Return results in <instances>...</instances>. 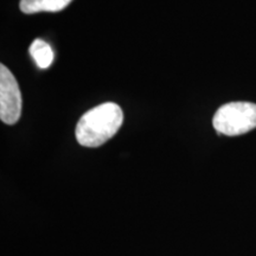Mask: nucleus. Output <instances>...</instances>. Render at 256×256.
<instances>
[{
    "mask_svg": "<svg viewBox=\"0 0 256 256\" xmlns=\"http://www.w3.org/2000/svg\"><path fill=\"white\" fill-rule=\"evenodd\" d=\"M22 94L17 80L4 64L0 66V119L6 124L18 122L22 115Z\"/></svg>",
    "mask_w": 256,
    "mask_h": 256,
    "instance_id": "nucleus-3",
    "label": "nucleus"
},
{
    "mask_svg": "<svg viewBox=\"0 0 256 256\" xmlns=\"http://www.w3.org/2000/svg\"><path fill=\"white\" fill-rule=\"evenodd\" d=\"M214 128L218 134L236 136L256 128V104L252 102H230L214 115Z\"/></svg>",
    "mask_w": 256,
    "mask_h": 256,
    "instance_id": "nucleus-2",
    "label": "nucleus"
},
{
    "mask_svg": "<svg viewBox=\"0 0 256 256\" xmlns=\"http://www.w3.org/2000/svg\"><path fill=\"white\" fill-rule=\"evenodd\" d=\"M30 54L32 58L40 69L49 68L54 60V51L46 42L36 40L32 42L30 46Z\"/></svg>",
    "mask_w": 256,
    "mask_h": 256,
    "instance_id": "nucleus-5",
    "label": "nucleus"
},
{
    "mask_svg": "<svg viewBox=\"0 0 256 256\" xmlns=\"http://www.w3.org/2000/svg\"><path fill=\"white\" fill-rule=\"evenodd\" d=\"M124 121L121 108L113 102H106L88 110L78 120L75 130L76 139L84 147H98L112 139Z\"/></svg>",
    "mask_w": 256,
    "mask_h": 256,
    "instance_id": "nucleus-1",
    "label": "nucleus"
},
{
    "mask_svg": "<svg viewBox=\"0 0 256 256\" xmlns=\"http://www.w3.org/2000/svg\"><path fill=\"white\" fill-rule=\"evenodd\" d=\"M72 0H20V10L25 14L38 12H58L68 6Z\"/></svg>",
    "mask_w": 256,
    "mask_h": 256,
    "instance_id": "nucleus-4",
    "label": "nucleus"
}]
</instances>
